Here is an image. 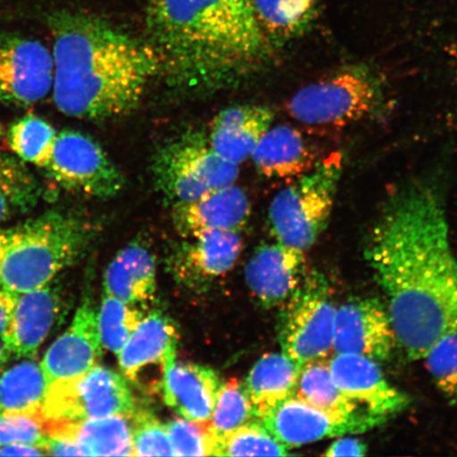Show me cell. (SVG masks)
<instances>
[{"label":"cell","instance_id":"7c38bea8","mask_svg":"<svg viewBox=\"0 0 457 457\" xmlns=\"http://www.w3.org/2000/svg\"><path fill=\"white\" fill-rule=\"evenodd\" d=\"M53 51L37 39L0 37V102L31 106L53 93Z\"/></svg>","mask_w":457,"mask_h":457},{"label":"cell","instance_id":"d6986e66","mask_svg":"<svg viewBox=\"0 0 457 457\" xmlns=\"http://www.w3.org/2000/svg\"><path fill=\"white\" fill-rule=\"evenodd\" d=\"M274 113L262 105H238L220 112L211 124L209 143L217 155L239 165L253 157L271 128Z\"/></svg>","mask_w":457,"mask_h":457},{"label":"cell","instance_id":"e575fe53","mask_svg":"<svg viewBox=\"0 0 457 457\" xmlns=\"http://www.w3.org/2000/svg\"><path fill=\"white\" fill-rule=\"evenodd\" d=\"M167 430L175 456H217L220 438L208 421L177 419L168 422Z\"/></svg>","mask_w":457,"mask_h":457},{"label":"cell","instance_id":"7bdbcfd3","mask_svg":"<svg viewBox=\"0 0 457 457\" xmlns=\"http://www.w3.org/2000/svg\"><path fill=\"white\" fill-rule=\"evenodd\" d=\"M15 210L12 204L10 203L9 198L5 195L3 188L0 187V225L7 221L13 215H15Z\"/></svg>","mask_w":457,"mask_h":457},{"label":"cell","instance_id":"484cf974","mask_svg":"<svg viewBox=\"0 0 457 457\" xmlns=\"http://www.w3.org/2000/svg\"><path fill=\"white\" fill-rule=\"evenodd\" d=\"M257 22L273 49L304 36L317 21L322 0H253Z\"/></svg>","mask_w":457,"mask_h":457},{"label":"cell","instance_id":"d6a6232c","mask_svg":"<svg viewBox=\"0 0 457 457\" xmlns=\"http://www.w3.org/2000/svg\"><path fill=\"white\" fill-rule=\"evenodd\" d=\"M289 448L278 441L259 420L220 438L217 456H286Z\"/></svg>","mask_w":457,"mask_h":457},{"label":"cell","instance_id":"4fadbf2b","mask_svg":"<svg viewBox=\"0 0 457 457\" xmlns=\"http://www.w3.org/2000/svg\"><path fill=\"white\" fill-rule=\"evenodd\" d=\"M397 345L386 308L376 299H359L336 308V353H351L385 361Z\"/></svg>","mask_w":457,"mask_h":457},{"label":"cell","instance_id":"83f0119b","mask_svg":"<svg viewBox=\"0 0 457 457\" xmlns=\"http://www.w3.org/2000/svg\"><path fill=\"white\" fill-rule=\"evenodd\" d=\"M187 260L199 274L207 278L222 276L236 265L242 251L239 233L210 228L193 237Z\"/></svg>","mask_w":457,"mask_h":457},{"label":"cell","instance_id":"d4e9b609","mask_svg":"<svg viewBox=\"0 0 457 457\" xmlns=\"http://www.w3.org/2000/svg\"><path fill=\"white\" fill-rule=\"evenodd\" d=\"M301 369L284 353H267L254 364L245 386L257 420L279 403L295 396Z\"/></svg>","mask_w":457,"mask_h":457},{"label":"cell","instance_id":"8d00e7d4","mask_svg":"<svg viewBox=\"0 0 457 457\" xmlns=\"http://www.w3.org/2000/svg\"><path fill=\"white\" fill-rule=\"evenodd\" d=\"M175 456L167 427L145 411L133 414V456Z\"/></svg>","mask_w":457,"mask_h":457},{"label":"cell","instance_id":"f546056e","mask_svg":"<svg viewBox=\"0 0 457 457\" xmlns=\"http://www.w3.org/2000/svg\"><path fill=\"white\" fill-rule=\"evenodd\" d=\"M57 133L53 125L36 114H27L10 125L7 139L11 151L21 162L47 168Z\"/></svg>","mask_w":457,"mask_h":457},{"label":"cell","instance_id":"8fae6325","mask_svg":"<svg viewBox=\"0 0 457 457\" xmlns=\"http://www.w3.org/2000/svg\"><path fill=\"white\" fill-rule=\"evenodd\" d=\"M259 420L278 441L291 449L325 438L367 432L384 424L386 419L367 411L353 414L328 412L293 396L268 411Z\"/></svg>","mask_w":457,"mask_h":457},{"label":"cell","instance_id":"ab89813d","mask_svg":"<svg viewBox=\"0 0 457 457\" xmlns=\"http://www.w3.org/2000/svg\"><path fill=\"white\" fill-rule=\"evenodd\" d=\"M45 455L54 456H82L81 450L71 438L46 436L42 445Z\"/></svg>","mask_w":457,"mask_h":457},{"label":"cell","instance_id":"60d3db41","mask_svg":"<svg viewBox=\"0 0 457 457\" xmlns=\"http://www.w3.org/2000/svg\"><path fill=\"white\" fill-rule=\"evenodd\" d=\"M16 295L0 286V338L8 327L11 313L13 312Z\"/></svg>","mask_w":457,"mask_h":457},{"label":"cell","instance_id":"f1b7e54d","mask_svg":"<svg viewBox=\"0 0 457 457\" xmlns=\"http://www.w3.org/2000/svg\"><path fill=\"white\" fill-rule=\"evenodd\" d=\"M295 397L314 408L340 414L359 412V405L347 398L336 385L329 363L324 359L303 365Z\"/></svg>","mask_w":457,"mask_h":457},{"label":"cell","instance_id":"5b68a950","mask_svg":"<svg viewBox=\"0 0 457 457\" xmlns=\"http://www.w3.org/2000/svg\"><path fill=\"white\" fill-rule=\"evenodd\" d=\"M384 79L367 65L341 68L303 87L288 110L299 122L312 127H345L377 116L386 106Z\"/></svg>","mask_w":457,"mask_h":457},{"label":"cell","instance_id":"b9f144b4","mask_svg":"<svg viewBox=\"0 0 457 457\" xmlns=\"http://www.w3.org/2000/svg\"><path fill=\"white\" fill-rule=\"evenodd\" d=\"M44 451L38 445L12 444L0 447V456H42Z\"/></svg>","mask_w":457,"mask_h":457},{"label":"cell","instance_id":"3957f363","mask_svg":"<svg viewBox=\"0 0 457 457\" xmlns=\"http://www.w3.org/2000/svg\"><path fill=\"white\" fill-rule=\"evenodd\" d=\"M54 101L66 116L107 120L140 104L148 84L162 73L155 50L94 15L56 13Z\"/></svg>","mask_w":457,"mask_h":457},{"label":"cell","instance_id":"ba28073f","mask_svg":"<svg viewBox=\"0 0 457 457\" xmlns=\"http://www.w3.org/2000/svg\"><path fill=\"white\" fill-rule=\"evenodd\" d=\"M136 411L133 394L125 377L116 371L96 367L79 378L47 386L44 424L99 420Z\"/></svg>","mask_w":457,"mask_h":457},{"label":"cell","instance_id":"9c48e42d","mask_svg":"<svg viewBox=\"0 0 457 457\" xmlns=\"http://www.w3.org/2000/svg\"><path fill=\"white\" fill-rule=\"evenodd\" d=\"M285 306L279 343L286 356L303 367L334 351L336 307L322 276H306L298 293Z\"/></svg>","mask_w":457,"mask_h":457},{"label":"cell","instance_id":"ac0fdd59","mask_svg":"<svg viewBox=\"0 0 457 457\" xmlns=\"http://www.w3.org/2000/svg\"><path fill=\"white\" fill-rule=\"evenodd\" d=\"M251 205L242 188L230 186L219 188L194 202L173 205V221L182 237L220 228L241 232L247 226Z\"/></svg>","mask_w":457,"mask_h":457},{"label":"cell","instance_id":"7a4b0ae2","mask_svg":"<svg viewBox=\"0 0 457 457\" xmlns=\"http://www.w3.org/2000/svg\"><path fill=\"white\" fill-rule=\"evenodd\" d=\"M146 30L162 73L187 89L237 85L274 50L253 0H148Z\"/></svg>","mask_w":457,"mask_h":457},{"label":"cell","instance_id":"d590c367","mask_svg":"<svg viewBox=\"0 0 457 457\" xmlns=\"http://www.w3.org/2000/svg\"><path fill=\"white\" fill-rule=\"evenodd\" d=\"M434 384L457 405V328L441 337L424 357Z\"/></svg>","mask_w":457,"mask_h":457},{"label":"cell","instance_id":"5bb4252c","mask_svg":"<svg viewBox=\"0 0 457 457\" xmlns=\"http://www.w3.org/2000/svg\"><path fill=\"white\" fill-rule=\"evenodd\" d=\"M65 298L53 282L16 295L8 327L2 337L9 358H32L64 313Z\"/></svg>","mask_w":457,"mask_h":457},{"label":"cell","instance_id":"f35d334b","mask_svg":"<svg viewBox=\"0 0 457 457\" xmlns=\"http://www.w3.org/2000/svg\"><path fill=\"white\" fill-rule=\"evenodd\" d=\"M368 453L367 445L358 438L351 436H341L338 441L329 445L324 455L335 456H364Z\"/></svg>","mask_w":457,"mask_h":457},{"label":"cell","instance_id":"44dd1931","mask_svg":"<svg viewBox=\"0 0 457 457\" xmlns=\"http://www.w3.org/2000/svg\"><path fill=\"white\" fill-rule=\"evenodd\" d=\"M220 386L219 376L204 365L180 362L175 358L164 370V402L182 419L210 420Z\"/></svg>","mask_w":457,"mask_h":457},{"label":"cell","instance_id":"cb8c5ba5","mask_svg":"<svg viewBox=\"0 0 457 457\" xmlns=\"http://www.w3.org/2000/svg\"><path fill=\"white\" fill-rule=\"evenodd\" d=\"M256 170L266 179H291L314 167L313 156L298 129L279 125L270 129L253 157Z\"/></svg>","mask_w":457,"mask_h":457},{"label":"cell","instance_id":"e0dca14e","mask_svg":"<svg viewBox=\"0 0 457 457\" xmlns=\"http://www.w3.org/2000/svg\"><path fill=\"white\" fill-rule=\"evenodd\" d=\"M331 376L341 392L375 416L395 415L408 408L410 399L388 384L379 362L368 357L336 353L331 358Z\"/></svg>","mask_w":457,"mask_h":457},{"label":"cell","instance_id":"836d02e7","mask_svg":"<svg viewBox=\"0 0 457 457\" xmlns=\"http://www.w3.org/2000/svg\"><path fill=\"white\" fill-rule=\"evenodd\" d=\"M21 160L0 153V187L12 204L16 214L36 207L39 187Z\"/></svg>","mask_w":457,"mask_h":457},{"label":"cell","instance_id":"4316f807","mask_svg":"<svg viewBox=\"0 0 457 457\" xmlns=\"http://www.w3.org/2000/svg\"><path fill=\"white\" fill-rule=\"evenodd\" d=\"M46 393L47 381L41 364L34 360L16 364L0 376V410L5 412L31 415L44 421Z\"/></svg>","mask_w":457,"mask_h":457},{"label":"cell","instance_id":"9a60e30c","mask_svg":"<svg viewBox=\"0 0 457 457\" xmlns=\"http://www.w3.org/2000/svg\"><path fill=\"white\" fill-rule=\"evenodd\" d=\"M98 312L84 299L70 328L46 352L41 363L47 386L71 381L87 373L102 356Z\"/></svg>","mask_w":457,"mask_h":457},{"label":"cell","instance_id":"f6af8a7d","mask_svg":"<svg viewBox=\"0 0 457 457\" xmlns=\"http://www.w3.org/2000/svg\"><path fill=\"white\" fill-rule=\"evenodd\" d=\"M3 134H4V130L2 128V124H0V139H2Z\"/></svg>","mask_w":457,"mask_h":457},{"label":"cell","instance_id":"74e56055","mask_svg":"<svg viewBox=\"0 0 457 457\" xmlns=\"http://www.w3.org/2000/svg\"><path fill=\"white\" fill-rule=\"evenodd\" d=\"M46 436H47L41 419L0 410V447L12 444H28L38 445L42 449Z\"/></svg>","mask_w":457,"mask_h":457},{"label":"cell","instance_id":"8992f818","mask_svg":"<svg viewBox=\"0 0 457 457\" xmlns=\"http://www.w3.org/2000/svg\"><path fill=\"white\" fill-rule=\"evenodd\" d=\"M343 173L341 154H331L273 198L270 221L277 242L306 253L327 228Z\"/></svg>","mask_w":457,"mask_h":457},{"label":"cell","instance_id":"6da1fadb","mask_svg":"<svg viewBox=\"0 0 457 457\" xmlns=\"http://www.w3.org/2000/svg\"><path fill=\"white\" fill-rule=\"evenodd\" d=\"M387 302L397 345L424 359L457 328V259L447 214L436 187L414 182L388 199L365 249Z\"/></svg>","mask_w":457,"mask_h":457},{"label":"cell","instance_id":"2e32d148","mask_svg":"<svg viewBox=\"0 0 457 457\" xmlns=\"http://www.w3.org/2000/svg\"><path fill=\"white\" fill-rule=\"evenodd\" d=\"M305 253L276 244H262L245 270L251 294L267 308L287 304L305 281Z\"/></svg>","mask_w":457,"mask_h":457},{"label":"cell","instance_id":"7402d4cb","mask_svg":"<svg viewBox=\"0 0 457 457\" xmlns=\"http://www.w3.org/2000/svg\"><path fill=\"white\" fill-rule=\"evenodd\" d=\"M133 414L48 424L46 436L72 439L82 456H133Z\"/></svg>","mask_w":457,"mask_h":457},{"label":"cell","instance_id":"277c9868","mask_svg":"<svg viewBox=\"0 0 457 457\" xmlns=\"http://www.w3.org/2000/svg\"><path fill=\"white\" fill-rule=\"evenodd\" d=\"M93 237L89 222L60 210L0 228V286L20 295L54 281L79 260Z\"/></svg>","mask_w":457,"mask_h":457},{"label":"cell","instance_id":"ee69618b","mask_svg":"<svg viewBox=\"0 0 457 457\" xmlns=\"http://www.w3.org/2000/svg\"><path fill=\"white\" fill-rule=\"evenodd\" d=\"M9 359L7 352L4 350V346L3 345V341L0 340V370H3L4 364L7 363Z\"/></svg>","mask_w":457,"mask_h":457},{"label":"cell","instance_id":"4dcf8cb0","mask_svg":"<svg viewBox=\"0 0 457 457\" xmlns=\"http://www.w3.org/2000/svg\"><path fill=\"white\" fill-rule=\"evenodd\" d=\"M143 313L136 305L127 304L104 294L98 312L100 338L103 347L119 355L138 328Z\"/></svg>","mask_w":457,"mask_h":457},{"label":"cell","instance_id":"1f68e13d","mask_svg":"<svg viewBox=\"0 0 457 457\" xmlns=\"http://www.w3.org/2000/svg\"><path fill=\"white\" fill-rule=\"evenodd\" d=\"M256 419L245 386L237 379H231L220 386L215 407L209 420L219 438Z\"/></svg>","mask_w":457,"mask_h":457},{"label":"cell","instance_id":"603a6c76","mask_svg":"<svg viewBox=\"0 0 457 457\" xmlns=\"http://www.w3.org/2000/svg\"><path fill=\"white\" fill-rule=\"evenodd\" d=\"M103 285L104 294L127 304L152 301L157 290L155 257L141 245H129L108 265Z\"/></svg>","mask_w":457,"mask_h":457},{"label":"cell","instance_id":"30bf717a","mask_svg":"<svg viewBox=\"0 0 457 457\" xmlns=\"http://www.w3.org/2000/svg\"><path fill=\"white\" fill-rule=\"evenodd\" d=\"M46 169L66 191L94 198L117 196L125 186L121 170L99 143L76 130L57 134L53 157Z\"/></svg>","mask_w":457,"mask_h":457},{"label":"cell","instance_id":"ffe728a7","mask_svg":"<svg viewBox=\"0 0 457 457\" xmlns=\"http://www.w3.org/2000/svg\"><path fill=\"white\" fill-rule=\"evenodd\" d=\"M179 335L173 322L162 312L143 317L138 328L118 355L125 379L139 384L150 369L162 371L176 358Z\"/></svg>","mask_w":457,"mask_h":457},{"label":"cell","instance_id":"52a82bcc","mask_svg":"<svg viewBox=\"0 0 457 457\" xmlns=\"http://www.w3.org/2000/svg\"><path fill=\"white\" fill-rule=\"evenodd\" d=\"M152 173L159 192L174 205L233 186L239 170L217 155L208 138L193 134L160 148L153 158Z\"/></svg>","mask_w":457,"mask_h":457}]
</instances>
